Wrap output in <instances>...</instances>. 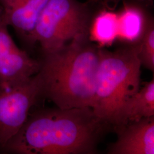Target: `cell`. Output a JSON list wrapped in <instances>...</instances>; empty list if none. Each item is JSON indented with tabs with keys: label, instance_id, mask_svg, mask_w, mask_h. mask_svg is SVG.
Masks as SVG:
<instances>
[{
	"label": "cell",
	"instance_id": "obj_1",
	"mask_svg": "<svg viewBox=\"0 0 154 154\" xmlns=\"http://www.w3.org/2000/svg\"><path fill=\"white\" fill-rule=\"evenodd\" d=\"M106 124L90 107L42 110L28 118L1 149L14 154H94Z\"/></svg>",
	"mask_w": 154,
	"mask_h": 154
},
{
	"label": "cell",
	"instance_id": "obj_2",
	"mask_svg": "<svg viewBox=\"0 0 154 154\" xmlns=\"http://www.w3.org/2000/svg\"><path fill=\"white\" fill-rule=\"evenodd\" d=\"M99 50L82 35L44 54L38 72L42 96L61 109H91Z\"/></svg>",
	"mask_w": 154,
	"mask_h": 154
},
{
	"label": "cell",
	"instance_id": "obj_3",
	"mask_svg": "<svg viewBox=\"0 0 154 154\" xmlns=\"http://www.w3.org/2000/svg\"><path fill=\"white\" fill-rule=\"evenodd\" d=\"M99 65L91 109L114 125L122 105L140 88L141 63L137 44L110 51L99 50Z\"/></svg>",
	"mask_w": 154,
	"mask_h": 154
},
{
	"label": "cell",
	"instance_id": "obj_4",
	"mask_svg": "<svg viewBox=\"0 0 154 154\" xmlns=\"http://www.w3.org/2000/svg\"><path fill=\"white\" fill-rule=\"evenodd\" d=\"M96 5L89 0H48L41 11L30 42H38L43 54L60 49L73 39L88 35Z\"/></svg>",
	"mask_w": 154,
	"mask_h": 154
},
{
	"label": "cell",
	"instance_id": "obj_5",
	"mask_svg": "<svg viewBox=\"0 0 154 154\" xmlns=\"http://www.w3.org/2000/svg\"><path fill=\"white\" fill-rule=\"evenodd\" d=\"M42 96L38 72L16 86H0V149L19 132L28 119L30 109Z\"/></svg>",
	"mask_w": 154,
	"mask_h": 154
},
{
	"label": "cell",
	"instance_id": "obj_6",
	"mask_svg": "<svg viewBox=\"0 0 154 154\" xmlns=\"http://www.w3.org/2000/svg\"><path fill=\"white\" fill-rule=\"evenodd\" d=\"M111 154H154V116L122 127L119 137L109 149Z\"/></svg>",
	"mask_w": 154,
	"mask_h": 154
},
{
	"label": "cell",
	"instance_id": "obj_7",
	"mask_svg": "<svg viewBox=\"0 0 154 154\" xmlns=\"http://www.w3.org/2000/svg\"><path fill=\"white\" fill-rule=\"evenodd\" d=\"M48 0H0L1 10L9 26L30 42L39 16Z\"/></svg>",
	"mask_w": 154,
	"mask_h": 154
},
{
	"label": "cell",
	"instance_id": "obj_8",
	"mask_svg": "<svg viewBox=\"0 0 154 154\" xmlns=\"http://www.w3.org/2000/svg\"><path fill=\"white\" fill-rule=\"evenodd\" d=\"M40 61L19 48L0 58V86L10 88L26 82L39 72Z\"/></svg>",
	"mask_w": 154,
	"mask_h": 154
},
{
	"label": "cell",
	"instance_id": "obj_9",
	"mask_svg": "<svg viewBox=\"0 0 154 154\" xmlns=\"http://www.w3.org/2000/svg\"><path fill=\"white\" fill-rule=\"evenodd\" d=\"M123 5L117 12L118 34L128 41H139L151 19L147 9L150 0H122Z\"/></svg>",
	"mask_w": 154,
	"mask_h": 154
},
{
	"label": "cell",
	"instance_id": "obj_10",
	"mask_svg": "<svg viewBox=\"0 0 154 154\" xmlns=\"http://www.w3.org/2000/svg\"><path fill=\"white\" fill-rule=\"evenodd\" d=\"M154 116V79L144 83L142 88L122 105L116 118L115 125L127 124Z\"/></svg>",
	"mask_w": 154,
	"mask_h": 154
},
{
	"label": "cell",
	"instance_id": "obj_11",
	"mask_svg": "<svg viewBox=\"0 0 154 154\" xmlns=\"http://www.w3.org/2000/svg\"><path fill=\"white\" fill-rule=\"evenodd\" d=\"M93 39L101 44L111 43L118 34V23L117 12L106 8L95 13L90 23Z\"/></svg>",
	"mask_w": 154,
	"mask_h": 154
},
{
	"label": "cell",
	"instance_id": "obj_12",
	"mask_svg": "<svg viewBox=\"0 0 154 154\" xmlns=\"http://www.w3.org/2000/svg\"><path fill=\"white\" fill-rule=\"evenodd\" d=\"M138 55L141 65L149 70H154V26L151 19L146 26L143 34L136 44Z\"/></svg>",
	"mask_w": 154,
	"mask_h": 154
},
{
	"label": "cell",
	"instance_id": "obj_13",
	"mask_svg": "<svg viewBox=\"0 0 154 154\" xmlns=\"http://www.w3.org/2000/svg\"><path fill=\"white\" fill-rule=\"evenodd\" d=\"M8 26L0 11V58L18 48L8 31Z\"/></svg>",
	"mask_w": 154,
	"mask_h": 154
},
{
	"label": "cell",
	"instance_id": "obj_14",
	"mask_svg": "<svg viewBox=\"0 0 154 154\" xmlns=\"http://www.w3.org/2000/svg\"><path fill=\"white\" fill-rule=\"evenodd\" d=\"M96 5L100 6L101 8L114 10L122 0H91Z\"/></svg>",
	"mask_w": 154,
	"mask_h": 154
}]
</instances>
